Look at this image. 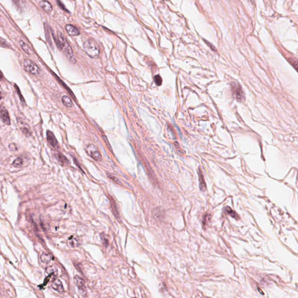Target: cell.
<instances>
[{
  "instance_id": "obj_14",
  "label": "cell",
  "mask_w": 298,
  "mask_h": 298,
  "mask_svg": "<svg viewBox=\"0 0 298 298\" xmlns=\"http://www.w3.org/2000/svg\"><path fill=\"white\" fill-rule=\"evenodd\" d=\"M41 260L43 263L45 264H49L51 260V256L49 254H46V253H43L41 256Z\"/></svg>"
},
{
  "instance_id": "obj_21",
  "label": "cell",
  "mask_w": 298,
  "mask_h": 298,
  "mask_svg": "<svg viewBox=\"0 0 298 298\" xmlns=\"http://www.w3.org/2000/svg\"><path fill=\"white\" fill-rule=\"evenodd\" d=\"M13 1L19 8H23L25 5V0H13Z\"/></svg>"
},
{
  "instance_id": "obj_2",
  "label": "cell",
  "mask_w": 298,
  "mask_h": 298,
  "mask_svg": "<svg viewBox=\"0 0 298 298\" xmlns=\"http://www.w3.org/2000/svg\"><path fill=\"white\" fill-rule=\"evenodd\" d=\"M83 49L86 54L92 58H97L100 55V49L95 41L92 39L86 40L83 44Z\"/></svg>"
},
{
  "instance_id": "obj_22",
  "label": "cell",
  "mask_w": 298,
  "mask_h": 298,
  "mask_svg": "<svg viewBox=\"0 0 298 298\" xmlns=\"http://www.w3.org/2000/svg\"><path fill=\"white\" fill-rule=\"evenodd\" d=\"M110 202H111V207H112V209H113V211H114V214L115 215V216H117L118 215V213L117 209L116 208V204H115V202L114 201V200H110Z\"/></svg>"
},
{
  "instance_id": "obj_25",
  "label": "cell",
  "mask_w": 298,
  "mask_h": 298,
  "mask_svg": "<svg viewBox=\"0 0 298 298\" xmlns=\"http://www.w3.org/2000/svg\"><path fill=\"white\" fill-rule=\"evenodd\" d=\"M109 178H111L113 181H114L115 183H117V184H119V185H121V183L120 181L117 179L115 176H112L111 175H109Z\"/></svg>"
},
{
  "instance_id": "obj_20",
  "label": "cell",
  "mask_w": 298,
  "mask_h": 298,
  "mask_svg": "<svg viewBox=\"0 0 298 298\" xmlns=\"http://www.w3.org/2000/svg\"><path fill=\"white\" fill-rule=\"evenodd\" d=\"M100 236H101V240H102L103 245H104V246L107 247V246L109 245V240H108L107 237L106 235L104 234H101Z\"/></svg>"
},
{
  "instance_id": "obj_26",
  "label": "cell",
  "mask_w": 298,
  "mask_h": 298,
  "mask_svg": "<svg viewBox=\"0 0 298 298\" xmlns=\"http://www.w3.org/2000/svg\"><path fill=\"white\" fill-rule=\"evenodd\" d=\"M69 243H70L71 246H72L73 248L77 247V246H78V242H77V240H75V239H72V240L70 241Z\"/></svg>"
},
{
  "instance_id": "obj_29",
  "label": "cell",
  "mask_w": 298,
  "mask_h": 298,
  "mask_svg": "<svg viewBox=\"0 0 298 298\" xmlns=\"http://www.w3.org/2000/svg\"><path fill=\"white\" fill-rule=\"evenodd\" d=\"M2 78H3V74H2V73L1 72V71H0V81L2 80Z\"/></svg>"
},
{
  "instance_id": "obj_27",
  "label": "cell",
  "mask_w": 298,
  "mask_h": 298,
  "mask_svg": "<svg viewBox=\"0 0 298 298\" xmlns=\"http://www.w3.org/2000/svg\"><path fill=\"white\" fill-rule=\"evenodd\" d=\"M57 4H58V5L59 7H60L61 9H63V10L65 11H67V12H68V10H67L66 8L65 7V6L63 5V3H62V2H61L59 0H57Z\"/></svg>"
},
{
  "instance_id": "obj_28",
  "label": "cell",
  "mask_w": 298,
  "mask_h": 298,
  "mask_svg": "<svg viewBox=\"0 0 298 298\" xmlns=\"http://www.w3.org/2000/svg\"><path fill=\"white\" fill-rule=\"evenodd\" d=\"M15 89H16V91H17V92H18V95L19 94V97H20V99H21V100L22 101H23V102H24V101H25V100H24V98L22 96V95L21 94V91H20V90H19L18 87L15 85Z\"/></svg>"
},
{
  "instance_id": "obj_10",
  "label": "cell",
  "mask_w": 298,
  "mask_h": 298,
  "mask_svg": "<svg viewBox=\"0 0 298 298\" xmlns=\"http://www.w3.org/2000/svg\"><path fill=\"white\" fill-rule=\"evenodd\" d=\"M65 29L67 32L70 36H76L80 34L79 30L77 27H75L74 26L71 25H67L65 27Z\"/></svg>"
},
{
  "instance_id": "obj_1",
  "label": "cell",
  "mask_w": 298,
  "mask_h": 298,
  "mask_svg": "<svg viewBox=\"0 0 298 298\" xmlns=\"http://www.w3.org/2000/svg\"><path fill=\"white\" fill-rule=\"evenodd\" d=\"M55 41L59 49L63 51L69 62L71 63H75L76 59L75 58L72 50L61 32H58V39L57 40H55Z\"/></svg>"
},
{
  "instance_id": "obj_24",
  "label": "cell",
  "mask_w": 298,
  "mask_h": 298,
  "mask_svg": "<svg viewBox=\"0 0 298 298\" xmlns=\"http://www.w3.org/2000/svg\"><path fill=\"white\" fill-rule=\"evenodd\" d=\"M9 149L11 151H16L18 150V148H17V146H16V145L15 143H10L9 145Z\"/></svg>"
},
{
  "instance_id": "obj_9",
  "label": "cell",
  "mask_w": 298,
  "mask_h": 298,
  "mask_svg": "<svg viewBox=\"0 0 298 298\" xmlns=\"http://www.w3.org/2000/svg\"><path fill=\"white\" fill-rule=\"evenodd\" d=\"M51 287L53 288V289H54L55 291L58 292H63L64 291L63 283L59 279H56L53 282Z\"/></svg>"
},
{
  "instance_id": "obj_4",
  "label": "cell",
  "mask_w": 298,
  "mask_h": 298,
  "mask_svg": "<svg viewBox=\"0 0 298 298\" xmlns=\"http://www.w3.org/2000/svg\"><path fill=\"white\" fill-rule=\"evenodd\" d=\"M231 90L232 95L238 101H241L244 99V95L242 87L238 83L235 81L231 83Z\"/></svg>"
},
{
  "instance_id": "obj_8",
  "label": "cell",
  "mask_w": 298,
  "mask_h": 298,
  "mask_svg": "<svg viewBox=\"0 0 298 298\" xmlns=\"http://www.w3.org/2000/svg\"><path fill=\"white\" fill-rule=\"evenodd\" d=\"M0 117L2 121L5 124L9 125L11 123L9 114L7 110L4 108L0 109Z\"/></svg>"
},
{
  "instance_id": "obj_11",
  "label": "cell",
  "mask_w": 298,
  "mask_h": 298,
  "mask_svg": "<svg viewBox=\"0 0 298 298\" xmlns=\"http://www.w3.org/2000/svg\"><path fill=\"white\" fill-rule=\"evenodd\" d=\"M39 5L41 8L47 13H50L53 10L52 5L47 1H41Z\"/></svg>"
},
{
  "instance_id": "obj_7",
  "label": "cell",
  "mask_w": 298,
  "mask_h": 298,
  "mask_svg": "<svg viewBox=\"0 0 298 298\" xmlns=\"http://www.w3.org/2000/svg\"><path fill=\"white\" fill-rule=\"evenodd\" d=\"M47 140L49 144L53 147H58V142L52 132L50 131H47Z\"/></svg>"
},
{
  "instance_id": "obj_15",
  "label": "cell",
  "mask_w": 298,
  "mask_h": 298,
  "mask_svg": "<svg viewBox=\"0 0 298 298\" xmlns=\"http://www.w3.org/2000/svg\"><path fill=\"white\" fill-rule=\"evenodd\" d=\"M19 44L21 45V48L22 49V50L26 53H27V54H30V49L29 47V46L27 45V44L24 42L23 41L21 40L20 41V43H19Z\"/></svg>"
},
{
  "instance_id": "obj_17",
  "label": "cell",
  "mask_w": 298,
  "mask_h": 298,
  "mask_svg": "<svg viewBox=\"0 0 298 298\" xmlns=\"http://www.w3.org/2000/svg\"><path fill=\"white\" fill-rule=\"evenodd\" d=\"M23 161L22 158H21V157H18L14 160V162L12 163V165H14L15 167H22V165H23Z\"/></svg>"
},
{
  "instance_id": "obj_5",
  "label": "cell",
  "mask_w": 298,
  "mask_h": 298,
  "mask_svg": "<svg viewBox=\"0 0 298 298\" xmlns=\"http://www.w3.org/2000/svg\"><path fill=\"white\" fill-rule=\"evenodd\" d=\"M87 152L91 158L97 161H100L102 160V156L94 145H90L87 147Z\"/></svg>"
},
{
  "instance_id": "obj_30",
  "label": "cell",
  "mask_w": 298,
  "mask_h": 298,
  "mask_svg": "<svg viewBox=\"0 0 298 298\" xmlns=\"http://www.w3.org/2000/svg\"><path fill=\"white\" fill-rule=\"evenodd\" d=\"M1 98H2V97H1V95L0 94V100L1 99Z\"/></svg>"
},
{
  "instance_id": "obj_6",
  "label": "cell",
  "mask_w": 298,
  "mask_h": 298,
  "mask_svg": "<svg viewBox=\"0 0 298 298\" xmlns=\"http://www.w3.org/2000/svg\"><path fill=\"white\" fill-rule=\"evenodd\" d=\"M74 282L75 284L77 287L79 291L81 292V294H85L86 292V286H85V282L83 278L81 277L78 276H75L74 277Z\"/></svg>"
},
{
  "instance_id": "obj_3",
  "label": "cell",
  "mask_w": 298,
  "mask_h": 298,
  "mask_svg": "<svg viewBox=\"0 0 298 298\" xmlns=\"http://www.w3.org/2000/svg\"><path fill=\"white\" fill-rule=\"evenodd\" d=\"M23 65L25 69L33 75H38L40 73V69L35 62L30 59H25L23 60Z\"/></svg>"
},
{
  "instance_id": "obj_12",
  "label": "cell",
  "mask_w": 298,
  "mask_h": 298,
  "mask_svg": "<svg viewBox=\"0 0 298 298\" xmlns=\"http://www.w3.org/2000/svg\"><path fill=\"white\" fill-rule=\"evenodd\" d=\"M55 156H56L57 158L58 159V160L59 161V163H61V164L65 165V164H68L69 163L68 159L63 154L57 152V153L55 154Z\"/></svg>"
},
{
  "instance_id": "obj_18",
  "label": "cell",
  "mask_w": 298,
  "mask_h": 298,
  "mask_svg": "<svg viewBox=\"0 0 298 298\" xmlns=\"http://www.w3.org/2000/svg\"><path fill=\"white\" fill-rule=\"evenodd\" d=\"M225 210H226V212H227L229 215H230L231 217H234L235 219H237V218H238V214H237L234 211H233L230 208L226 207V208H225Z\"/></svg>"
},
{
  "instance_id": "obj_23",
  "label": "cell",
  "mask_w": 298,
  "mask_h": 298,
  "mask_svg": "<svg viewBox=\"0 0 298 298\" xmlns=\"http://www.w3.org/2000/svg\"><path fill=\"white\" fill-rule=\"evenodd\" d=\"M0 45L3 47H9V44L7 43V41L1 37H0Z\"/></svg>"
},
{
  "instance_id": "obj_13",
  "label": "cell",
  "mask_w": 298,
  "mask_h": 298,
  "mask_svg": "<svg viewBox=\"0 0 298 298\" xmlns=\"http://www.w3.org/2000/svg\"><path fill=\"white\" fill-rule=\"evenodd\" d=\"M62 103L65 106L68 107H72L73 106V103L71 100L67 95H63L62 97Z\"/></svg>"
},
{
  "instance_id": "obj_16",
  "label": "cell",
  "mask_w": 298,
  "mask_h": 298,
  "mask_svg": "<svg viewBox=\"0 0 298 298\" xmlns=\"http://www.w3.org/2000/svg\"><path fill=\"white\" fill-rule=\"evenodd\" d=\"M199 181H200V188L201 189V190H203L206 188V184H205V182H204V179L203 176L202 174V172H199Z\"/></svg>"
},
{
  "instance_id": "obj_19",
  "label": "cell",
  "mask_w": 298,
  "mask_h": 298,
  "mask_svg": "<svg viewBox=\"0 0 298 298\" xmlns=\"http://www.w3.org/2000/svg\"><path fill=\"white\" fill-rule=\"evenodd\" d=\"M154 81L157 86H161V84H162L163 80H162L161 77H160L159 75H156L154 77Z\"/></svg>"
}]
</instances>
